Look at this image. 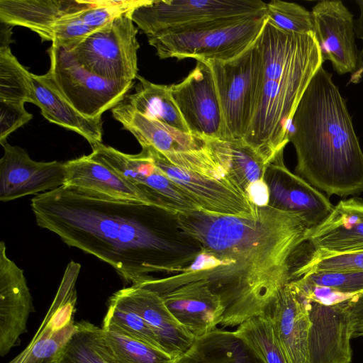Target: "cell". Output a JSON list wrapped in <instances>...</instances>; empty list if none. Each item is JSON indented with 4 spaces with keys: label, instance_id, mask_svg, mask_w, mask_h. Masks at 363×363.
Wrapping results in <instances>:
<instances>
[{
    "label": "cell",
    "instance_id": "obj_38",
    "mask_svg": "<svg viewBox=\"0 0 363 363\" xmlns=\"http://www.w3.org/2000/svg\"><path fill=\"white\" fill-rule=\"evenodd\" d=\"M149 0H91V6L80 14L89 26L96 30Z\"/></svg>",
    "mask_w": 363,
    "mask_h": 363
},
{
    "label": "cell",
    "instance_id": "obj_26",
    "mask_svg": "<svg viewBox=\"0 0 363 363\" xmlns=\"http://www.w3.org/2000/svg\"><path fill=\"white\" fill-rule=\"evenodd\" d=\"M175 363H264L234 331L218 328L195 338Z\"/></svg>",
    "mask_w": 363,
    "mask_h": 363
},
{
    "label": "cell",
    "instance_id": "obj_22",
    "mask_svg": "<svg viewBox=\"0 0 363 363\" xmlns=\"http://www.w3.org/2000/svg\"><path fill=\"white\" fill-rule=\"evenodd\" d=\"M274 176L270 191L277 208L298 213L309 229L318 225L334 206L321 191L284 166L283 155L267 166Z\"/></svg>",
    "mask_w": 363,
    "mask_h": 363
},
{
    "label": "cell",
    "instance_id": "obj_4",
    "mask_svg": "<svg viewBox=\"0 0 363 363\" xmlns=\"http://www.w3.org/2000/svg\"><path fill=\"white\" fill-rule=\"evenodd\" d=\"M255 43L262 58V77L255 112L242 140L269 165L283 155L296 107L324 62L314 33H288L267 18Z\"/></svg>",
    "mask_w": 363,
    "mask_h": 363
},
{
    "label": "cell",
    "instance_id": "obj_15",
    "mask_svg": "<svg viewBox=\"0 0 363 363\" xmlns=\"http://www.w3.org/2000/svg\"><path fill=\"white\" fill-rule=\"evenodd\" d=\"M309 315L306 363H351L354 321L346 301L334 304L310 301Z\"/></svg>",
    "mask_w": 363,
    "mask_h": 363
},
{
    "label": "cell",
    "instance_id": "obj_23",
    "mask_svg": "<svg viewBox=\"0 0 363 363\" xmlns=\"http://www.w3.org/2000/svg\"><path fill=\"white\" fill-rule=\"evenodd\" d=\"M306 242L313 250L344 253L363 250V200H341L328 217L310 229Z\"/></svg>",
    "mask_w": 363,
    "mask_h": 363
},
{
    "label": "cell",
    "instance_id": "obj_31",
    "mask_svg": "<svg viewBox=\"0 0 363 363\" xmlns=\"http://www.w3.org/2000/svg\"><path fill=\"white\" fill-rule=\"evenodd\" d=\"M32 74L12 54L0 47V104L24 106L34 103Z\"/></svg>",
    "mask_w": 363,
    "mask_h": 363
},
{
    "label": "cell",
    "instance_id": "obj_39",
    "mask_svg": "<svg viewBox=\"0 0 363 363\" xmlns=\"http://www.w3.org/2000/svg\"><path fill=\"white\" fill-rule=\"evenodd\" d=\"M80 14L67 16L54 26L50 40L52 45L65 46L82 40L96 30L84 23Z\"/></svg>",
    "mask_w": 363,
    "mask_h": 363
},
{
    "label": "cell",
    "instance_id": "obj_18",
    "mask_svg": "<svg viewBox=\"0 0 363 363\" xmlns=\"http://www.w3.org/2000/svg\"><path fill=\"white\" fill-rule=\"evenodd\" d=\"M309 304L289 282L277 292L262 316L270 323L289 363L307 362Z\"/></svg>",
    "mask_w": 363,
    "mask_h": 363
},
{
    "label": "cell",
    "instance_id": "obj_44",
    "mask_svg": "<svg viewBox=\"0 0 363 363\" xmlns=\"http://www.w3.org/2000/svg\"><path fill=\"white\" fill-rule=\"evenodd\" d=\"M1 42L0 47L9 46L11 42V26L1 23Z\"/></svg>",
    "mask_w": 363,
    "mask_h": 363
},
{
    "label": "cell",
    "instance_id": "obj_20",
    "mask_svg": "<svg viewBox=\"0 0 363 363\" xmlns=\"http://www.w3.org/2000/svg\"><path fill=\"white\" fill-rule=\"evenodd\" d=\"M113 295L143 318L158 337L163 350L173 359L177 360L194 343L195 337L175 318L156 292L131 284Z\"/></svg>",
    "mask_w": 363,
    "mask_h": 363
},
{
    "label": "cell",
    "instance_id": "obj_36",
    "mask_svg": "<svg viewBox=\"0 0 363 363\" xmlns=\"http://www.w3.org/2000/svg\"><path fill=\"white\" fill-rule=\"evenodd\" d=\"M305 286L329 289L345 301L363 294V271L348 272H312L293 280Z\"/></svg>",
    "mask_w": 363,
    "mask_h": 363
},
{
    "label": "cell",
    "instance_id": "obj_14",
    "mask_svg": "<svg viewBox=\"0 0 363 363\" xmlns=\"http://www.w3.org/2000/svg\"><path fill=\"white\" fill-rule=\"evenodd\" d=\"M174 101L191 134L225 138V126L213 75L208 64L197 63L180 82L172 84Z\"/></svg>",
    "mask_w": 363,
    "mask_h": 363
},
{
    "label": "cell",
    "instance_id": "obj_27",
    "mask_svg": "<svg viewBox=\"0 0 363 363\" xmlns=\"http://www.w3.org/2000/svg\"><path fill=\"white\" fill-rule=\"evenodd\" d=\"M30 344L9 363H55L75 331L74 317L49 309Z\"/></svg>",
    "mask_w": 363,
    "mask_h": 363
},
{
    "label": "cell",
    "instance_id": "obj_1",
    "mask_svg": "<svg viewBox=\"0 0 363 363\" xmlns=\"http://www.w3.org/2000/svg\"><path fill=\"white\" fill-rule=\"evenodd\" d=\"M179 228L201 250L223 262L206 279L238 324L263 315L277 292L292 281L295 255L310 230L296 213L269 205L253 218L195 211L174 216Z\"/></svg>",
    "mask_w": 363,
    "mask_h": 363
},
{
    "label": "cell",
    "instance_id": "obj_13",
    "mask_svg": "<svg viewBox=\"0 0 363 363\" xmlns=\"http://www.w3.org/2000/svg\"><path fill=\"white\" fill-rule=\"evenodd\" d=\"M138 284L158 294L175 318L196 338L221 323L225 306L202 281L167 284L150 277Z\"/></svg>",
    "mask_w": 363,
    "mask_h": 363
},
{
    "label": "cell",
    "instance_id": "obj_29",
    "mask_svg": "<svg viewBox=\"0 0 363 363\" xmlns=\"http://www.w3.org/2000/svg\"><path fill=\"white\" fill-rule=\"evenodd\" d=\"M96 345L107 363H175L164 351L111 328H96Z\"/></svg>",
    "mask_w": 363,
    "mask_h": 363
},
{
    "label": "cell",
    "instance_id": "obj_16",
    "mask_svg": "<svg viewBox=\"0 0 363 363\" xmlns=\"http://www.w3.org/2000/svg\"><path fill=\"white\" fill-rule=\"evenodd\" d=\"M0 201L7 202L28 195H38L65 184V162H37L26 151L7 141L0 143Z\"/></svg>",
    "mask_w": 363,
    "mask_h": 363
},
{
    "label": "cell",
    "instance_id": "obj_25",
    "mask_svg": "<svg viewBox=\"0 0 363 363\" xmlns=\"http://www.w3.org/2000/svg\"><path fill=\"white\" fill-rule=\"evenodd\" d=\"M34 104L50 122L68 128L84 138L91 147L102 143V120L91 118L79 113L62 94L47 72L32 74Z\"/></svg>",
    "mask_w": 363,
    "mask_h": 363
},
{
    "label": "cell",
    "instance_id": "obj_5",
    "mask_svg": "<svg viewBox=\"0 0 363 363\" xmlns=\"http://www.w3.org/2000/svg\"><path fill=\"white\" fill-rule=\"evenodd\" d=\"M266 20L267 13L218 21L185 30L160 32L147 39L160 59L225 62L235 59L255 42Z\"/></svg>",
    "mask_w": 363,
    "mask_h": 363
},
{
    "label": "cell",
    "instance_id": "obj_33",
    "mask_svg": "<svg viewBox=\"0 0 363 363\" xmlns=\"http://www.w3.org/2000/svg\"><path fill=\"white\" fill-rule=\"evenodd\" d=\"M102 328L113 329L163 350L158 337L143 318L113 295L109 298Z\"/></svg>",
    "mask_w": 363,
    "mask_h": 363
},
{
    "label": "cell",
    "instance_id": "obj_19",
    "mask_svg": "<svg viewBox=\"0 0 363 363\" xmlns=\"http://www.w3.org/2000/svg\"><path fill=\"white\" fill-rule=\"evenodd\" d=\"M34 311L23 271L6 255L0 243V355H6L27 332V321Z\"/></svg>",
    "mask_w": 363,
    "mask_h": 363
},
{
    "label": "cell",
    "instance_id": "obj_41",
    "mask_svg": "<svg viewBox=\"0 0 363 363\" xmlns=\"http://www.w3.org/2000/svg\"><path fill=\"white\" fill-rule=\"evenodd\" d=\"M245 194L250 201L257 207L269 205L270 189L264 177L250 183L245 189Z\"/></svg>",
    "mask_w": 363,
    "mask_h": 363
},
{
    "label": "cell",
    "instance_id": "obj_7",
    "mask_svg": "<svg viewBox=\"0 0 363 363\" xmlns=\"http://www.w3.org/2000/svg\"><path fill=\"white\" fill-rule=\"evenodd\" d=\"M130 11L82 40L60 46L82 67L106 79L133 82L138 77V29ZM60 46V45H58Z\"/></svg>",
    "mask_w": 363,
    "mask_h": 363
},
{
    "label": "cell",
    "instance_id": "obj_3",
    "mask_svg": "<svg viewBox=\"0 0 363 363\" xmlns=\"http://www.w3.org/2000/svg\"><path fill=\"white\" fill-rule=\"evenodd\" d=\"M289 142L296 175L328 196L363 192V152L345 99L321 67L294 113Z\"/></svg>",
    "mask_w": 363,
    "mask_h": 363
},
{
    "label": "cell",
    "instance_id": "obj_35",
    "mask_svg": "<svg viewBox=\"0 0 363 363\" xmlns=\"http://www.w3.org/2000/svg\"><path fill=\"white\" fill-rule=\"evenodd\" d=\"M75 325V331L55 363H107L96 345V326L86 320Z\"/></svg>",
    "mask_w": 363,
    "mask_h": 363
},
{
    "label": "cell",
    "instance_id": "obj_24",
    "mask_svg": "<svg viewBox=\"0 0 363 363\" xmlns=\"http://www.w3.org/2000/svg\"><path fill=\"white\" fill-rule=\"evenodd\" d=\"M91 6V0H0V21L26 27L42 40L50 41L52 28L60 19Z\"/></svg>",
    "mask_w": 363,
    "mask_h": 363
},
{
    "label": "cell",
    "instance_id": "obj_37",
    "mask_svg": "<svg viewBox=\"0 0 363 363\" xmlns=\"http://www.w3.org/2000/svg\"><path fill=\"white\" fill-rule=\"evenodd\" d=\"M267 18L278 28L297 34L313 33L311 13L292 2L273 0L267 4Z\"/></svg>",
    "mask_w": 363,
    "mask_h": 363
},
{
    "label": "cell",
    "instance_id": "obj_9",
    "mask_svg": "<svg viewBox=\"0 0 363 363\" xmlns=\"http://www.w3.org/2000/svg\"><path fill=\"white\" fill-rule=\"evenodd\" d=\"M206 62L211 69L220 101L223 140H242L255 112L262 77V58L256 43L233 60Z\"/></svg>",
    "mask_w": 363,
    "mask_h": 363
},
{
    "label": "cell",
    "instance_id": "obj_42",
    "mask_svg": "<svg viewBox=\"0 0 363 363\" xmlns=\"http://www.w3.org/2000/svg\"><path fill=\"white\" fill-rule=\"evenodd\" d=\"M346 303L354 321L353 337H363V294L353 296Z\"/></svg>",
    "mask_w": 363,
    "mask_h": 363
},
{
    "label": "cell",
    "instance_id": "obj_2",
    "mask_svg": "<svg viewBox=\"0 0 363 363\" xmlns=\"http://www.w3.org/2000/svg\"><path fill=\"white\" fill-rule=\"evenodd\" d=\"M30 207L39 227L107 263L128 284L164 272L176 251L161 227L168 213L155 206L62 186L35 195Z\"/></svg>",
    "mask_w": 363,
    "mask_h": 363
},
{
    "label": "cell",
    "instance_id": "obj_34",
    "mask_svg": "<svg viewBox=\"0 0 363 363\" xmlns=\"http://www.w3.org/2000/svg\"><path fill=\"white\" fill-rule=\"evenodd\" d=\"M363 271V250L330 253L313 250L301 264L294 267L292 281L312 272H348Z\"/></svg>",
    "mask_w": 363,
    "mask_h": 363
},
{
    "label": "cell",
    "instance_id": "obj_40",
    "mask_svg": "<svg viewBox=\"0 0 363 363\" xmlns=\"http://www.w3.org/2000/svg\"><path fill=\"white\" fill-rule=\"evenodd\" d=\"M32 117L24 106L0 104V143L6 141L9 134L27 123Z\"/></svg>",
    "mask_w": 363,
    "mask_h": 363
},
{
    "label": "cell",
    "instance_id": "obj_21",
    "mask_svg": "<svg viewBox=\"0 0 363 363\" xmlns=\"http://www.w3.org/2000/svg\"><path fill=\"white\" fill-rule=\"evenodd\" d=\"M66 180L64 186H72L118 200L130 201L155 206L171 215L166 206L89 155L65 162Z\"/></svg>",
    "mask_w": 363,
    "mask_h": 363
},
{
    "label": "cell",
    "instance_id": "obj_10",
    "mask_svg": "<svg viewBox=\"0 0 363 363\" xmlns=\"http://www.w3.org/2000/svg\"><path fill=\"white\" fill-rule=\"evenodd\" d=\"M48 53V73L62 94L86 117L101 118L122 102L134 84V81H111L93 73L60 46L52 45Z\"/></svg>",
    "mask_w": 363,
    "mask_h": 363
},
{
    "label": "cell",
    "instance_id": "obj_11",
    "mask_svg": "<svg viewBox=\"0 0 363 363\" xmlns=\"http://www.w3.org/2000/svg\"><path fill=\"white\" fill-rule=\"evenodd\" d=\"M145 147L155 166L174 182L195 203L198 210L209 214L253 218L259 207L230 179L215 180L194 174L169 163L152 147Z\"/></svg>",
    "mask_w": 363,
    "mask_h": 363
},
{
    "label": "cell",
    "instance_id": "obj_32",
    "mask_svg": "<svg viewBox=\"0 0 363 363\" xmlns=\"http://www.w3.org/2000/svg\"><path fill=\"white\" fill-rule=\"evenodd\" d=\"M261 357L264 363H289L270 323L257 316L250 318L234 331Z\"/></svg>",
    "mask_w": 363,
    "mask_h": 363
},
{
    "label": "cell",
    "instance_id": "obj_28",
    "mask_svg": "<svg viewBox=\"0 0 363 363\" xmlns=\"http://www.w3.org/2000/svg\"><path fill=\"white\" fill-rule=\"evenodd\" d=\"M135 92L126 96L135 111L180 131L190 133L172 95L169 86L152 83L138 75Z\"/></svg>",
    "mask_w": 363,
    "mask_h": 363
},
{
    "label": "cell",
    "instance_id": "obj_6",
    "mask_svg": "<svg viewBox=\"0 0 363 363\" xmlns=\"http://www.w3.org/2000/svg\"><path fill=\"white\" fill-rule=\"evenodd\" d=\"M111 110L113 118L134 135L141 147H153L174 166L215 180H232L206 139L148 118L124 101Z\"/></svg>",
    "mask_w": 363,
    "mask_h": 363
},
{
    "label": "cell",
    "instance_id": "obj_17",
    "mask_svg": "<svg viewBox=\"0 0 363 363\" xmlns=\"http://www.w3.org/2000/svg\"><path fill=\"white\" fill-rule=\"evenodd\" d=\"M311 13L323 62L329 60L339 74H352L359 57L352 13L341 1H320Z\"/></svg>",
    "mask_w": 363,
    "mask_h": 363
},
{
    "label": "cell",
    "instance_id": "obj_8",
    "mask_svg": "<svg viewBox=\"0 0 363 363\" xmlns=\"http://www.w3.org/2000/svg\"><path fill=\"white\" fill-rule=\"evenodd\" d=\"M266 7L261 0H149L132 11V19L147 37L264 14Z\"/></svg>",
    "mask_w": 363,
    "mask_h": 363
},
{
    "label": "cell",
    "instance_id": "obj_43",
    "mask_svg": "<svg viewBox=\"0 0 363 363\" xmlns=\"http://www.w3.org/2000/svg\"><path fill=\"white\" fill-rule=\"evenodd\" d=\"M356 3L359 9V16L355 21V33L363 43V0H357ZM354 74L359 81L363 80V45L359 52L357 67Z\"/></svg>",
    "mask_w": 363,
    "mask_h": 363
},
{
    "label": "cell",
    "instance_id": "obj_30",
    "mask_svg": "<svg viewBox=\"0 0 363 363\" xmlns=\"http://www.w3.org/2000/svg\"><path fill=\"white\" fill-rule=\"evenodd\" d=\"M206 140L228 177L245 192L250 183L264 177L268 165L242 140Z\"/></svg>",
    "mask_w": 363,
    "mask_h": 363
},
{
    "label": "cell",
    "instance_id": "obj_12",
    "mask_svg": "<svg viewBox=\"0 0 363 363\" xmlns=\"http://www.w3.org/2000/svg\"><path fill=\"white\" fill-rule=\"evenodd\" d=\"M89 156L155 196L172 217L199 211L191 199L155 166L145 147L137 155H129L101 143L92 147Z\"/></svg>",
    "mask_w": 363,
    "mask_h": 363
}]
</instances>
